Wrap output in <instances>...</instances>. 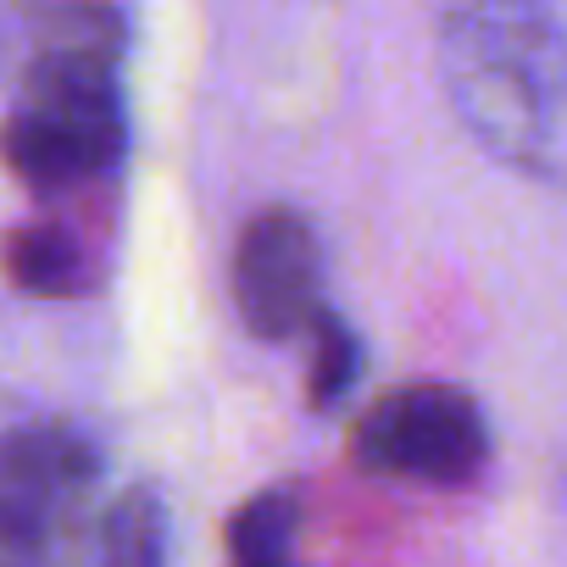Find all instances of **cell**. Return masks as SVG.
I'll return each instance as SVG.
<instances>
[{
  "label": "cell",
  "mask_w": 567,
  "mask_h": 567,
  "mask_svg": "<svg viewBox=\"0 0 567 567\" xmlns=\"http://www.w3.org/2000/svg\"><path fill=\"white\" fill-rule=\"evenodd\" d=\"M440 84L484 156L567 195V23L550 0H445Z\"/></svg>",
  "instance_id": "1"
},
{
  "label": "cell",
  "mask_w": 567,
  "mask_h": 567,
  "mask_svg": "<svg viewBox=\"0 0 567 567\" xmlns=\"http://www.w3.org/2000/svg\"><path fill=\"white\" fill-rule=\"evenodd\" d=\"M128 156V106L112 62L40 56L12 79L0 117V167L29 195L62 200L117 184Z\"/></svg>",
  "instance_id": "2"
},
{
  "label": "cell",
  "mask_w": 567,
  "mask_h": 567,
  "mask_svg": "<svg viewBox=\"0 0 567 567\" xmlns=\"http://www.w3.org/2000/svg\"><path fill=\"white\" fill-rule=\"evenodd\" d=\"M101 451L68 423L0 434V567H79Z\"/></svg>",
  "instance_id": "3"
},
{
  "label": "cell",
  "mask_w": 567,
  "mask_h": 567,
  "mask_svg": "<svg viewBox=\"0 0 567 567\" xmlns=\"http://www.w3.org/2000/svg\"><path fill=\"white\" fill-rule=\"evenodd\" d=\"M351 462L373 478L462 489L489 462L484 406L462 384H401L351 423Z\"/></svg>",
  "instance_id": "4"
},
{
  "label": "cell",
  "mask_w": 567,
  "mask_h": 567,
  "mask_svg": "<svg viewBox=\"0 0 567 567\" xmlns=\"http://www.w3.org/2000/svg\"><path fill=\"white\" fill-rule=\"evenodd\" d=\"M234 307L256 340H296L323 312V245L290 206H261L234 245Z\"/></svg>",
  "instance_id": "5"
},
{
  "label": "cell",
  "mask_w": 567,
  "mask_h": 567,
  "mask_svg": "<svg viewBox=\"0 0 567 567\" xmlns=\"http://www.w3.org/2000/svg\"><path fill=\"white\" fill-rule=\"evenodd\" d=\"M112 184L45 200L29 223L0 234V272L34 301H84L112 272Z\"/></svg>",
  "instance_id": "6"
},
{
  "label": "cell",
  "mask_w": 567,
  "mask_h": 567,
  "mask_svg": "<svg viewBox=\"0 0 567 567\" xmlns=\"http://www.w3.org/2000/svg\"><path fill=\"white\" fill-rule=\"evenodd\" d=\"M12 7H18L23 34H29V62L84 56V62L123 68V51L134 34L128 0H12Z\"/></svg>",
  "instance_id": "7"
},
{
  "label": "cell",
  "mask_w": 567,
  "mask_h": 567,
  "mask_svg": "<svg viewBox=\"0 0 567 567\" xmlns=\"http://www.w3.org/2000/svg\"><path fill=\"white\" fill-rule=\"evenodd\" d=\"M101 567H167V506L151 484L123 489L95 523Z\"/></svg>",
  "instance_id": "8"
},
{
  "label": "cell",
  "mask_w": 567,
  "mask_h": 567,
  "mask_svg": "<svg viewBox=\"0 0 567 567\" xmlns=\"http://www.w3.org/2000/svg\"><path fill=\"white\" fill-rule=\"evenodd\" d=\"M301 501L296 489H261L228 517V567H296Z\"/></svg>",
  "instance_id": "9"
},
{
  "label": "cell",
  "mask_w": 567,
  "mask_h": 567,
  "mask_svg": "<svg viewBox=\"0 0 567 567\" xmlns=\"http://www.w3.org/2000/svg\"><path fill=\"white\" fill-rule=\"evenodd\" d=\"M307 346H312V368H307V401L318 406V412H329V406H340L346 395H351V384H357V373H362V340H357V329L340 318V312H318L312 318V329H307Z\"/></svg>",
  "instance_id": "10"
},
{
  "label": "cell",
  "mask_w": 567,
  "mask_h": 567,
  "mask_svg": "<svg viewBox=\"0 0 567 567\" xmlns=\"http://www.w3.org/2000/svg\"><path fill=\"white\" fill-rule=\"evenodd\" d=\"M23 68H29V34H23V18H18V7H7V0H0V84L18 79Z\"/></svg>",
  "instance_id": "11"
}]
</instances>
